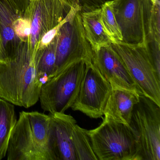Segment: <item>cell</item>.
Masks as SVG:
<instances>
[{
    "label": "cell",
    "instance_id": "19",
    "mask_svg": "<svg viewBox=\"0 0 160 160\" xmlns=\"http://www.w3.org/2000/svg\"><path fill=\"white\" fill-rule=\"evenodd\" d=\"M113 1H108L101 8V21L104 30L111 43L122 42L120 30L116 21L113 9Z\"/></svg>",
    "mask_w": 160,
    "mask_h": 160
},
{
    "label": "cell",
    "instance_id": "25",
    "mask_svg": "<svg viewBox=\"0 0 160 160\" xmlns=\"http://www.w3.org/2000/svg\"><path fill=\"white\" fill-rule=\"evenodd\" d=\"M64 1L69 2V3H71V4H72V3H74V1L73 0H64Z\"/></svg>",
    "mask_w": 160,
    "mask_h": 160
},
{
    "label": "cell",
    "instance_id": "4",
    "mask_svg": "<svg viewBox=\"0 0 160 160\" xmlns=\"http://www.w3.org/2000/svg\"><path fill=\"white\" fill-rule=\"evenodd\" d=\"M55 38L56 62L54 76L79 61L84 60L87 63L92 62L93 51L86 37L80 7L77 3L74 5Z\"/></svg>",
    "mask_w": 160,
    "mask_h": 160
},
{
    "label": "cell",
    "instance_id": "7",
    "mask_svg": "<svg viewBox=\"0 0 160 160\" xmlns=\"http://www.w3.org/2000/svg\"><path fill=\"white\" fill-rule=\"evenodd\" d=\"M124 62L141 95L160 106V76L154 70L146 46L111 43Z\"/></svg>",
    "mask_w": 160,
    "mask_h": 160
},
{
    "label": "cell",
    "instance_id": "10",
    "mask_svg": "<svg viewBox=\"0 0 160 160\" xmlns=\"http://www.w3.org/2000/svg\"><path fill=\"white\" fill-rule=\"evenodd\" d=\"M111 91V85L93 62L86 63L80 90L71 108L92 118H101Z\"/></svg>",
    "mask_w": 160,
    "mask_h": 160
},
{
    "label": "cell",
    "instance_id": "14",
    "mask_svg": "<svg viewBox=\"0 0 160 160\" xmlns=\"http://www.w3.org/2000/svg\"><path fill=\"white\" fill-rule=\"evenodd\" d=\"M24 16V14L20 12L10 0H0V31L6 62L16 56L24 42L17 36L14 29L16 21Z\"/></svg>",
    "mask_w": 160,
    "mask_h": 160
},
{
    "label": "cell",
    "instance_id": "12",
    "mask_svg": "<svg viewBox=\"0 0 160 160\" xmlns=\"http://www.w3.org/2000/svg\"><path fill=\"white\" fill-rule=\"evenodd\" d=\"M48 115L49 146L53 160H77L72 138L75 119L64 113Z\"/></svg>",
    "mask_w": 160,
    "mask_h": 160
},
{
    "label": "cell",
    "instance_id": "21",
    "mask_svg": "<svg viewBox=\"0 0 160 160\" xmlns=\"http://www.w3.org/2000/svg\"><path fill=\"white\" fill-rule=\"evenodd\" d=\"M80 8L81 12H91L102 8L108 0H73Z\"/></svg>",
    "mask_w": 160,
    "mask_h": 160
},
{
    "label": "cell",
    "instance_id": "22",
    "mask_svg": "<svg viewBox=\"0 0 160 160\" xmlns=\"http://www.w3.org/2000/svg\"><path fill=\"white\" fill-rule=\"evenodd\" d=\"M65 20H66V19H65ZM63 23H62L61 25H60L59 26H58V27H56L55 28L49 31L48 32H47V33L42 37V39H41L40 42H39L37 50H38V49H41V48L45 47L46 46H47L49 44L52 42V40L55 38L57 32L58 31L59 29L61 27L62 25L63 24Z\"/></svg>",
    "mask_w": 160,
    "mask_h": 160
},
{
    "label": "cell",
    "instance_id": "17",
    "mask_svg": "<svg viewBox=\"0 0 160 160\" xmlns=\"http://www.w3.org/2000/svg\"><path fill=\"white\" fill-rule=\"evenodd\" d=\"M56 41L54 38L45 47L38 49L35 54L37 72L43 82L54 76L56 71Z\"/></svg>",
    "mask_w": 160,
    "mask_h": 160
},
{
    "label": "cell",
    "instance_id": "2",
    "mask_svg": "<svg viewBox=\"0 0 160 160\" xmlns=\"http://www.w3.org/2000/svg\"><path fill=\"white\" fill-rule=\"evenodd\" d=\"M49 115L22 111L10 138L8 160H53L49 146Z\"/></svg>",
    "mask_w": 160,
    "mask_h": 160
},
{
    "label": "cell",
    "instance_id": "20",
    "mask_svg": "<svg viewBox=\"0 0 160 160\" xmlns=\"http://www.w3.org/2000/svg\"><path fill=\"white\" fill-rule=\"evenodd\" d=\"M14 29L17 36L21 41L26 42L30 34V21L24 16L20 17L16 21Z\"/></svg>",
    "mask_w": 160,
    "mask_h": 160
},
{
    "label": "cell",
    "instance_id": "5",
    "mask_svg": "<svg viewBox=\"0 0 160 160\" xmlns=\"http://www.w3.org/2000/svg\"><path fill=\"white\" fill-rule=\"evenodd\" d=\"M86 63L84 60L74 63L43 84L39 100L44 111L63 113L71 108L79 92Z\"/></svg>",
    "mask_w": 160,
    "mask_h": 160
},
{
    "label": "cell",
    "instance_id": "11",
    "mask_svg": "<svg viewBox=\"0 0 160 160\" xmlns=\"http://www.w3.org/2000/svg\"><path fill=\"white\" fill-rule=\"evenodd\" d=\"M110 44L92 51V62L109 82L111 88L137 91L140 93L124 62Z\"/></svg>",
    "mask_w": 160,
    "mask_h": 160
},
{
    "label": "cell",
    "instance_id": "1",
    "mask_svg": "<svg viewBox=\"0 0 160 160\" xmlns=\"http://www.w3.org/2000/svg\"><path fill=\"white\" fill-rule=\"evenodd\" d=\"M43 82L39 77L35 55L28 40L12 58L0 62V98L18 106L29 108L39 101Z\"/></svg>",
    "mask_w": 160,
    "mask_h": 160
},
{
    "label": "cell",
    "instance_id": "13",
    "mask_svg": "<svg viewBox=\"0 0 160 160\" xmlns=\"http://www.w3.org/2000/svg\"><path fill=\"white\" fill-rule=\"evenodd\" d=\"M141 95L137 91L111 88L104 115L131 126L133 110L139 102Z\"/></svg>",
    "mask_w": 160,
    "mask_h": 160
},
{
    "label": "cell",
    "instance_id": "23",
    "mask_svg": "<svg viewBox=\"0 0 160 160\" xmlns=\"http://www.w3.org/2000/svg\"><path fill=\"white\" fill-rule=\"evenodd\" d=\"M12 4L20 12L25 14L30 0H10Z\"/></svg>",
    "mask_w": 160,
    "mask_h": 160
},
{
    "label": "cell",
    "instance_id": "24",
    "mask_svg": "<svg viewBox=\"0 0 160 160\" xmlns=\"http://www.w3.org/2000/svg\"><path fill=\"white\" fill-rule=\"evenodd\" d=\"M6 62V56H5L4 47H3V41H2L1 32L0 31V62Z\"/></svg>",
    "mask_w": 160,
    "mask_h": 160
},
{
    "label": "cell",
    "instance_id": "15",
    "mask_svg": "<svg viewBox=\"0 0 160 160\" xmlns=\"http://www.w3.org/2000/svg\"><path fill=\"white\" fill-rule=\"evenodd\" d=\"M101 13V8L91 12H80L85 34L92 51L111 43L102 26Z\"/></svg>",
    "mask_w": 160,
    "mask_h": 160
},
{
    "label": "cell",
    "instance_id": "16",
    "mask_svg": "<svg viewBox=\"0 0 160 160\" xmlns=\"http://www.w3.org/2000/svg\"><path fill=\"white\" fill-rule=\"evenodd\" d=\"M17 121L14 105L0 98V160L7 154L10 138Z\"/></svg>",
    "mask_w": 160,
    "mask_h": 160
},
{
    "label": "cell",
    "instance_id": "8",
    "mask_svg": "<svg viewBox=\"0 0 160 160\" xmlns=\"http://www.w3.org/2000/svg\"><path fill=\"white\" fill-rule=\"evenodd\" d=\"M131 126L138 137L139 160H160V106L140 95L133 110Z\"/></svg>",
    "mask_w": 160,
    "mask_h": 160
},
{
    "label": "cell",
    "instance_id": "26",
    "mask_svg": "<svg viewBox=\"0 0 160 160\" xmlns=\"http://www.w3.org/2000/svg\"><path fill=\"white\" fill-rule=\"evenodd\" d=\"M152 1L153 2H155V0H152Z\"/></svg>",
    "mask_w": 160,
    "mask_h": 160
},
{
    "label": "cell",
    "instance_id": "9",
    "mask_svg": "<svg viewBox=\"0 0 160 160\" xmlns=\"http://www.w3.org/2000/svg\"><path fill=\"white\" fill-rule=\"evenodd\" d=\"M76 2L64 0H30L24 17L30 21L31 32L28 47L35 55L42 37L63 23Z\"/></svg>",
    "mask_w": 160,
    "mask_h": 160
},
{
    "label": "cell",
    "instance_id": "18",
    "mask_svg": "<svg viewBox=\"0 0 160 160\" xmlns=\"http://www.w3.org/2000/svg\"><path fill=\"white\" fill-rule=\"evenodd\" d=\"M72 138L77 160H98L88 130L76 123L72 131Z\"/></svg>",
    "mask_w": 160,
    "mask_h": 160
},
{
    "label": "cell",
    "instance_id": "3",
    "mask_svg": "<svg viewBox=\"0 0 160 160\" xmlns=\"http://www.w3.org/2000/svg\"><path fill=\"white\" fill-rule=\"evenodd\" d=\"M104 116L98 127L88 130L98 160H140L139 142L134 129Z\"/></svg>",
    "mask_w": 160,
    "mask_h": 160
},
{
    "label": "cell",
    "instance_id": "6",
    "mask_svg": "<svg viewBox=\"0 0 160 160\" xmlns=\"http://www.w3.org/2000/svg\"><path fill=\"white\" fill-rule=\"evenodd\" d=\"M154 2L152 0H113V9L123 43L146 46Z\"/></svg>",
    "mask_w": 160,
    "mask_h": 160
}]
</instances>
